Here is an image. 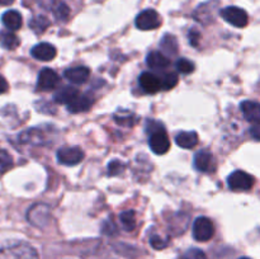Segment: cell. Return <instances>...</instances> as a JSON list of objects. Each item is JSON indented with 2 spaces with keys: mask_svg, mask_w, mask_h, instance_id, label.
I'll list each match as a JSON object with an SVG mask.
<instances>
[{
  "mask_svg": "<svg viewBox=\"0 0 260 259\" xmlns=\"http://www.w3.org/2000/svg\"><path fill=\"white\" fill-rule=\"evenodd\" d=\"M147 131L151 132L149 137V146L155 154L162 155L167 154L168 150L170 149V140L168 134L165 132L164 127L161 123L155 121L147 122Z\"/></svg>",
  "mask_w": 260,
  "mask_h": 259,
  "instance_id": "obj_1",
  "label": "cell"
},
{
  "mask_svg": "<svg viewBox=\"0 0 260 259\" xmlns=\"http://www.w3.org/2000/svg\"><path fill=\"white\" fill-rule=\"evenodd\" d=\"M150 244H151V246L154 249L160 250V249L167 248L168 240L167 239H162L161 236H159V235H154V236H151V239H150Z\"/></svg>",
  "mask_w": 260,
  "mask_h": 259,
  "instance_id": "obj_30",
  "label": "cell"
},
{
  "mask_svg": "<svg viewBox=\"0 0 260 259\" xmlns=\"http://www.w3.org/2000/svg\"><path fill=\"white\" fill-rule=\"evenodd\" d=\"M50 207L47 205H43V203L33 205L27 212L28 221L36 228H45L50 221Z\"/></svg>",
  "mask_w": 260,
  "mask_h": 259,
  "instance_id": "obj_5",
  "label": "cell"
},
{
  "mask_svg": "<svg viewBox=\"0 0 260 259\" xmlns=\"http://www.w3.org/2000/svg\"><path fill=\"white\" fill-rule=\"evenodd\" d=\"M13 157L5 150H0V174H4L13 168Z\"/></svg>",
  "mask_w": 260,
  "mask_h": 259,
  "instance_id": "obj_27",
  "label": "cell"
},
{
  "mask_svg": "<svg viewBox=\"0 0 260 259\" xmlns=\"http://www.w3.org/2000/svg\"><path fill=\"white\" fill-rule=\"evenodd\" d=\"M94 99L89 94H80L76 99H74L70 104H68V111L71 113H80L90 109L93 106Z\"/></svg>",
  "mask_w": 260,
  "mask_h": 259,
  "instance_id": "obj_16",
  "label": "cell"
},
{
  "mask_svg": "<svg viewBox=\"0 0 260 259\" xmlns=\"http://www.w3.org/2000/svg\"><path fill=\"white\" fill-rule=\"evenodd\" d=\"M53 14H55L57 20L66 22L68 18L70 17V8H69L65 3H58V4H56V7L53 8Z\"/></svg>",
  "mask_w": 260,
  "mask_h": 259,
  "instance_id": "obj_26",
  "label": "cell"
},
{
  "mask_svg": "<svg viewBox=\"0 0 260 259\" xmlns=\"http://www.w3.org/2000/svg\"><path fill=\"white\" fill-rule=\"evenodd\" d=\"M221 17L226 20L228 23H230L231 25L238 28H244L249 22L248 13L244 9L238 7H228L225 9L221 10Z\"/></svg>",
  "mask_w": 260,
  "mask_h": 259,
  "instance_id": "obj_7",
  "label": "cell"
},
{
  "mask_svg": "<svg viewBox=\"0 0 260 259\" xmlns=\"http://www.w3.org/2000/svg\"><path fill=\"white\" fill-rule=\"evenodd\" d=\"M161 47L164 48L165 52L169 55H175L178 52V42L177 38L172 35H165L161 40Z\"/></svg>",
  "mask_w": 260,
  "mask_h": 259,
  "instance_id": "obj_24",
  "label": "cell"
},
{
  "mask_svg": "<svg viewBox=\"0 0 260 259\" xmlns=\"http://www.w3.org/2000/svg\"><path fill=\"white\" fill-rule=\"evenodd\" d=\"M14 3V0H0V5H10Z\"/></svg>",
  "mask_w": 260,
  "mask_h": 259,
  "instance_id": "obj_36",
  "label": "cell"
},
{
  "mask_svg": "<svg viewBox=\"0 0 260 259\" xmlns=\"http://www.w3.org/2000/svg\"><path fill=\"white\" fill-rule=\"evenodd\" d=\"M56 51L55 46L51 45V43L47 42H42L36 45L35 47L32 48L30 51V55L36 58V60L40 61H51L56 57Z\"/></svg>",
  "mask_w": 260,
  "mask_h": 259,
  "instance_id": "obj_11",
  "label": "cell"
},
{
  "mask_svg": "<svg viewBox=\"0 0 260 259\" xmlns=\"http://www.w3.org/2000/svg\"><path fill=\"white\" fill-rule=\"evenodd\" d=\"M63 76L73 84H84L90 76V70L86 66H76L65 70Z\"/></svg>",
  "mask_w": 260,
  "mask_h": 259,
  "instance_id": "obj_14",
  "label": "cell"
},
{
  "mask_svg": "<svg viewBox=\"0 0 260 259\" xmlns=\"http://www.w3.org/2000/svg\"><path fill=\"white\" fill-rule=\"evenodd\" d=\"M194 168L198 172L208 173L213 170V155L207 150H201L194 155Z\"/></svg>",
  "mask_w": 260,
  "mask_h": 259,
  "instance_id": "obj_13",
  "label": "cell"
},
{
  "mask_svg": "<svg viewBox=\"0 0 260 259\" xmlns=\"http://www.w3.org/2000/svg\"><path fill=\"white\" fill-rule=\"evenodd\" d=\"M240 109L243 112L244 118L251 123L260 122V103L254 101H244L240 104Z\"/></svg>",
  "mask_w": 260,
  "mask_h": 259,
  "instance_id": "obj_12",
  "label": "cell"
},
{
  "mask_svg": "<svg viewBox=\"0 0 260 259\" xmlns=\"http://www.w3.org/2000/svg\"><path fill=\"white\" fill-rule=\"evenodd\" d=\"M114 121L123 127H132L137 122V117L134 112L126 111V109H119L114 113Z\"/></svg>",
  "mask_w": 260,
  "mask_h": 259,
  "instance_id": "obj_20",
  "label": "cell"
},
{
  "mask_svg": "<svg viewBox=\"0 0 260 259\" xmlns=\"http://www.w3.org/2000/svg\"><path fill=\"white\" fill-rule=\"evenodd\" d=\"M43 140H45V137H43L42 131H40L38 128H30L20 135V141L24 142V144L42 145Z\"/></svg>",
  "mask_w": 260,
  "mask_h": 259,
  "instance_id": "obj_22",
  "label": "cell"
},
{
  "mask_svg": "<svg viewBox=\"0 0 260 259\" xmlns=\"http://www.w3.org/2000/svg\"><path fill=\"white\" fill-rule=\"evenodd\" d=\"M140 81V85H141L142 90L145 93H149V94H154L157 93L159 90H161V79L160 76L155 75V74L149 73H142L139 78Z\"/></svg>",
  "mask_w": 260,
  "mask_h": 259,
  "instance_id": "obj_10",
  "label": "cell"
},
{
  "mask_svg": "<svg viewBox=\"0 0 260 259\" xmlns=\"http://www.w3.org/2000/svg\"><path fill=\"white\" fill-rule=\"evenodd\" d=\"M136 27L141 30L156 29L161 25V17L154 9H145L136 17Z\"/></svg>",
  "mask_w": 260,
  "mask_h": 259,
  "instance_id": "obj_4",
  "label": "cell"
},
{
  "mask_svg": "<svg viewBox=\"0 0 260 259\" xmlns=\"http://www.w3.org/2000/svg\"><path fill=\"white\" fill-rule=\"evenodd\" d=\"M215 235V226L206 216L197 217L193 222V238L197 241H208Z\"/></svg>",
  "mask_w": 260,
  "mask_h": 259,
  "instance_id": "obj_3",
  "label": "cell"
},
{
  "mask_svg": "<svg viewBox=\"0 0 260 259\" xmlns=\"http://www.w3.org/2000/svg\"><path fill=\"white\" fill-rule=\"evenodd\" d=\"M184 258L185 259H207V256H206L205 251H202L201 249L192 248L185 253Z\"/></svg>",
  "mask_w": 260,
  "mask_h": 259,
  "instance_id": "obj_31",
  "label": "cell"
},
{
  "mask_svg": "<svg viewBox=\"0 0 260 259\" xmlns=\"http://www.w3.org/2000/svg\"><path fill=\"white\" fill-rule=\"evenodd\" d=\"M122 168H123V165L121 164V163L118 161H112L111 164L108 165V174L109 175H116L118 174L119 172H122Z\"/></svg>",
  "mask_w": 260,
  "mask_h": 259,
  "instance_id": "obj_32",
  "label": "cell"
},
{
  "mask_svg": "<svg viewBox=\"0 0 260 259\" xmlns=\"http://www.w3.org/2000/svg\"><path fill=\"white\" fill-rule=\"evenodd\" d=\"M160 79H161V90H169L178 84V76L174 73L164 74L160 76Z\"/></svg>",
  "mask_w": 260,
  "mask_h": 259,
  "instance_id": "obj_28",
  "label": "cell"
},
{
  "mask_svg": "<svg viewBox=\"0 0 260 259\" xmlns=\"http://www.w3.org/2000/svg\"><path fill=\"white\" fill-rule=\"evenodd\" d=\"M228 185L233 190H249L254 185V178L244 170H235L228 178Z\"/></svg>",
  "mask_w": 260,
  "mask_h": 259,
  "instance_id": "obj_6",
  "label": "cell"
},
{
  "mask_svg": "<svg viewBox=\"0 0 260 259\" xmlns=\"http://www.w3.org/2000/svg\"><path fill=\"white\" fill-rule=\"evenodd\" d=\"M29 25L36 33H42L45 32L46 28L50 25V20H48L46 17H43V15H38V17H35L32 20H30Z\"/></svg>",
  "mask_w": 260,
  "mask_h": 259,
  "instance_id": "obj_25",
  "label": "cell"
},
{
  "mask_svg": "<svg viewBox=\"0 0 260 259\" xmlns=\"http://www.w3.org/2000/svg\"><path fill=\"white\" fill-rule=\"evenodd\" d=\"M20 45L18 36L10 30H0V46L5 50H15Z\"/></svg>",
  "mask_w": 260,
  "mask_h": 259,
  "instance_id": "obj_21",
  "label": "cell"
},
{
  "mask_svg": "<svg viewBox=\"0 0 260 259\" xmlns=\"http://www.w3.org/2000/svg\"><path fill=\"white\" fill-rule=\"evenodd\" d=\"M8 89H9V85H8V81L0 75V94L3 93H7Z\"/></svg>",
  "mask_w": 260,
  "mask_h": 259,
  "instance_id": "obj_35",
  "label": "cell"
},
{
  "mask_svg": "<svg viewBox=\"0 0 260 259\" xmlns=\"http://www.w3.org/2000/svg\"><path fill=\"white\" fill-rule=\"evenodd\" d=\"M60 83V76L55 70L50 68H43L38 74L37 88L40 90H52Z\"/></svg>",
  "mask_w": 260,
  "mask_h": 259,
  "instance_id": "obj_9",
  "label": "cell"
},
{
  "mask_svg": "<svg viewBox=\"0 0 260 259\" xmlns=\"http://www.w3.org/2000/svg\"><path fill=\"white\" fill-rule=\"evenodd\" d=\"M146 63L152 70H164L170 65V61L160 51H151L146 57Z\"/></svg>",
  "mask_w": 260,
  "mask_h": 259,
  "instance_id": "obj_17",
  "label": "cell"
},
{
  "mask_svg": "<svg viewBox=\"0 0 260 259\" xmlns=\"http://www.w3.org/2000/svg\"><path fill=\"white\" fill-rule=\"evenodd\" d=\"M250 135L254 137V139L260 141V122H259V123H255L253 127H251Z\"/></svg>",
  "mask_w": 260,
  "mask_h": 259,
  "instance_id": "obj_34",
  "label": "cell"
},
{
  "mask_svg": "<svg viewBox=\"0 0 260 259\" xmlns=\"http://www.w3.org/2000/svg\"><path fill=\"white\" fill-rule=\"evenodd\" d=\"M84 154L83 150L80 147H62L57 151V160L60 164L66 165V167H74L78 165L79 163L83 161Z\"/></svg>",
  "mask_w": 260,
  "mask_h": 259,
  "instance_id": "obj_8",
  "label": "cell"
},
{
  "mask_svg": "<svg viewBox=\"0 0 260 259\" xmlns=\"http://www.w3.org/2000/svg\"><path fill=\"white\" fill-rule=\"evenodd\" d=\"M179 259H185V258H184V256H183V258H179Z\"/></svg>",
  "mask_w": 260,
  "mask_h": 259,
  "instance_id": "obj_38",
  "label": "cell"
},
{
  "mask_svg": "<svg viewBox=\"0 0 260 259\" xmlns=\"http://www.w3.org/2000/svg\"><path fill=\"white\" fill-rule=\"evenodd\" d=\"M175 142L183 149H193L198 144V135L194 131H183L177 135Z\"/></svg>",
  "mask_w": 260,
  "mask_h": 259,
  "instance_id": "obj_19",
  "label": "cell"
},
{
  "mask_svg": "<svg viewBox=\"0 0 260 259\" xmlns=\"http://www.w3.org/2000/svg\"><path fill=\"white\" fill-rule=\"evenodd\" d=\"M80 95L79 90L74 86L66 85L62 86L61 89H58L55 94H53V101L58 104H70L74 99H76Z\"/></svg>",
  "mask_w": 260,
  "mask_h": 259,
  "instance_id": "obj_15",
  "label": "cell"
},
{
  "mask_svg": "<svg viewBox=\"0 0 260 259\" xmlns=\"http://www.w3.org/2000/svg\"><path fill=\"white\" fill-rule=\"evenodd\" d=\"M175 66H177L178 71H180L182 74H190L194 71V63L187 58H179Z\"/></svg>",
  "mask_w": 260,
  "mask_h": 259,
  "instance_id": "obj_29",
  "label": "cell"
},
{
  "mask_svg": "<svg viewBox=\"0 0 260 259\" xmlns=\"http://www.w3.org/2000/svg\"><path fill=\"white\" fill-rule=\"evenodd\" d=\"M240 259H250V258H248V256H243V258H240Z\"/></svg>",
  "mask_w": 260,
  "mask_h": 259,
  "instance_id": "obj_37",
  "label": "cell"
},
{
  "mask_svg": "<svg viewBox=\"0 0 260 259\" xmlns=\"http://www.w3.org/2000/svg\"><path fill=\"white\" fill-rule=\"evenodd\" d=\"M188 38H189L190 45L198 46V41H200V38H201V33L198 32V30L192 29V30H189V33H188Z\"/></svg>",
  "mask_w": 260,
  "mask_h": 259,
  "instance_id": "obj_33",
  "label": "cell"
},
{
  "mask_svg": "<svg viewBox=\"0 0 260 259\" xmlns=\"http://www.w3.org/2000/svg\"><path fill=\"white\" fill-rule=\"evenodd\" d=\"M0 259H40V256L32 245L15 241L0 246Z\"/></svg>",
  "mask_w": 260,
  "mask_h": 259,
  "instance_id": "obj_2",
  "label": "cell"
},
{
  "mask_svg": "<svg viewBox=\"0 0 260 259\" xmlns=\"http://www.w3.org/2000/svg\"><path fill=\"white\" fill-rule=\"evenodd\" d=\"M119 220H121L122 228L126 231H134L136 228V215L132 210L123 211L119 215Z\"/></svg>",
  "mask_w": 260,
  "mask_h": 259,
  "instance_id": "obj_23",
  "label": "cell"
},
{
  "mask_svg": "<svg viewBox=\"0 0 260 259\" xmlns=\"http://www.w3.org/2000/svg\"><path fill=\"white\" fill-rule=\"evenodd\" d=\"M2 22L9 30H18L23 24L22 15L17 10H8L3 14Z\"/></svg>",
  "mask_w": 260,
  "mask_h": 259,
  "instance_id": "obj_18",
  "label": "cell"
}]
</instances>
